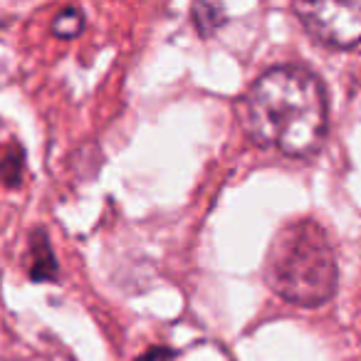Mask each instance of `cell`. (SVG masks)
I'll use <instances>...</instances> for the list:
<instances>
[{"instance_id": "6da1fadb", "label": "cell", "mask_w": 361, "mask_h": 361, "mask_svg": "<svg viewBox=\"0 0 361 361\" xmlns=\"http://www.w3.org/2000/svg\"><path fill=\"white\" fill-rule=\"evenodd\" d=\"M243 131L257 146L305 159L322 146L329 104L322 80L307 67L280 65L265 70L240 99Z\"/></svg>"}, {"instance_id": "7a4b0ae2", "label": "cell", "mask_w": 361, "mask_h": 361, "mask_svg": "<svg viewBox=\"0 0 361 361\" xmlns=\"http://www.w3.org/2000/svg\"><path fill=\"white\" fill-rule=\"evenodd\" d=\"M277 297L300 307H322L336 295L339 265L326 231L314 218H295L272 238L262 267Z\"/></svg>"}, {"instance_id": "5b68a950", "label": "cell", "mask_w": 361, "mask_h": 361, "mask_svg": "<svg viewBox=\"0 0 361 361\" xmlns=\"http://www.w3.org/2000/svg\"><path fill=\"white\" fill-rule=\"evenodd\" d=\"M193 25H196L198 35L211 37L218 27L226 23V8L221 3H193L191 8Z\"/></svg>"}, {"instance_id": "8992f818", "label": "cell", "mask_w": 361, "mask_h": 361, "mask_svg": "<svg viewBox=\"0 0 361 361\" xmlns=\"http://www.w3.org/2000/svg\"><path fill=\"white\" fill-rule=\"evenodd\" d=\"M82 30H85V16L80 8H65L52 20V35L60 40H75L77 35H82Z\"/></svg>"}, {"instance_id": "277c9868", "label": "cell", "mask_w": 361, "mask_h": 361, "mask_svg": "<svg viewBox=\"0 0 361 361\" xmlns=\"http://www.w3.org/2000/svg\"><path fill=\"white\" fill-rule=\"evenodd\" d=\"M27 272H30L32 282H55L60 275V265H57L45 231H35L30 238V267H27Z\"/></svg>"}, {"instance_id": "3957f363", "label": "cell", "mask_w": 361, "mask_h": 361, "mask_svg": "<svg viewBox=\"0 0 361 361\" xmlns=\"http://www.w3.org/2000/svg\"><path fill=\"white\" fill-rule=\"evenodd\" d=\"M307 35L334 50H349L361 42V0H319L295 3Z\"/></svg>"}, {"instance_id": "52a82bcc", "label": "cell", "mask_w": 361, "mask_h": 361, "mask_svg": "<svg viewBox=\"0 0 361 361\" xmlns=\"http://www.w3.org/2000/svg\"><path fill=\"white\" fill-rule=\"evenodd\" d=\"M171 356V351H166V349H151L149 354H144L139 361H164V359H169Z\"/></svg>"}]
</instances>
